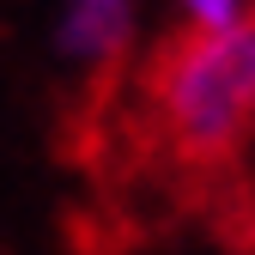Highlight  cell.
Returning a JSON list of instances; mask_svg holds the SVG:
<instances>
[{
  "mask_svg": "<svg viewBox=\"0 0 255 255\" xmlns=\"http://www.w3.org/2000/svg\"><path fill=\"white\" fill-rule=\"evenodd\" d=\"M152 110L188 158H219L255 122V30H182L152 67Z\"/></svg>",
  "mask_w": 255,
  "mask_h": 255,
  "instance_id": "obj_1",
  "label": "cell"
},
{
  "mask_svg": "<svg viewBox=\"0 0 255 255\" xmlns=\"http://www.w3.org/2000/svg\"><path fill=\"white\" fill-rule=\"evenodd\" d=\"M134 37V0H61L55 49L67 67H110Z\"/></svg>",
  "mask_w": 255,
  "mask_h": 255,
  "instance_id": "obj_2",
  "label": "cell"
},
{
  "mask_svg": "<svg viewBox=\"0 0 255 255\" xmlns=\"http://www.w3.org/2000/svg\"><path fill=\"white\" fill-rule=\"evenodd\" d=\"M176 12L201 37H213V30H255V0H176Z\"/></svg>",
  "mask_w": 255,
  "mask_h": 255,
  "instance_id": "obj_3",
  "label": "cell"
}]
</instances>
